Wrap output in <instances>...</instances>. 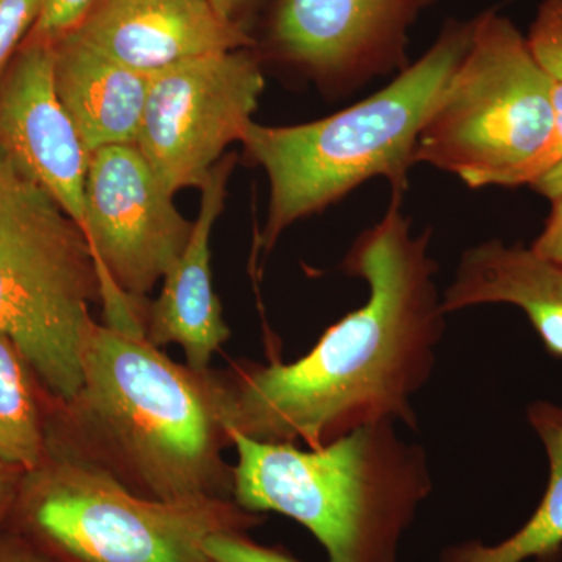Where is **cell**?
<instances>
[{"mask_svg": "<svg viewBox=\"0 0 562 562\" xmlns=\"http://www.w3.org/2000/svg\"><path fill=\"white\" fill-rule=\"evenodd\" d=\"M430 231L414 235L403 194L351 244L342 269L369 297L325 330L301 360L247 364L227 375V431L319 449L366 425L417 428L413 398L427 384L443 333Z\"/></svg>", "mask_w": 562, "mask_h": 562, "instance_id": "1", "label": "cell"}, {"mask_svg": "<svg viewBox=\"0 0 562 562\" xmlns=\"http://www.w3.org/2000/svg\"><path fill=\"white\" fill-rule=\"evenodd\" d=\"M228 379L172 361L139 333L92 322L81 384L47 398L46 452L98 469L138 497L233 501Z\"/></svg>", "mask_w": 562, "mask_h": 562, "instance_id": "2", "label": "cell"}, {"mask_svg": "<svg viewBox=\"0 0 562 562\" xmlns=\"http://www.w3.org/2000/svg\"><path fill=\"white\" fill-rule=\"evenodd\" d=\"M394 422L366 425L299 449L228 431L238 453L233 502L303 525L330 562H398L414 516L431 492L427 453L402 441Z\"/></svg>", "mask_w": 562, "mask_h": 562, "instance_id": "3", "label": "cell"}, {"mask_svg": "<svg viewBox=\"0 0 562 562\" xmlns=\"http://www.w3.org/2000/svg\"><path fill=\"white\" fill-rule=\"evenodd\" d=\"M473 20L449 21L419 60L383 90L324 120L297 125L251 121L247 157L268 173V222L260 249L271 251L294 222L327 210L372 179L405 194L417 140L439 94L471 44Z\"/></svg>", "mask_w": 562, "mask_h": 562, "instance_id": "4", "label": "cell"}, {"mask_svg": "<svg viewBox=\"0 0 562 562\" xmlns=\"http://www.w3.org/2000/svg\"><path fill=\"white\" fill-rule=\"evenodd\" d=\"M98 302L101 279L83 231L0 149V333L58 401L80 387Z\"/></svg>", "mask_w": 562, "mask_h": 562, "instance_id": "5", "label": "cell"}, {"mask_svg": "<svg viewBox=\"0 0 562 562\" xmlns=\"http://www.w3.org/2000/svg\"><path fill=\"white\" fill-rule=\"evenodd\" d=\"M262 520L233 501H147L85 462L46 452L22 476L5 530L66 562H213L210 536Z\"/></svg>", "mask_w": 562, "mask_h": 562, "instance_id": "6", "label": "cell"}, {"mask_svg": "<svg viewBox=\"0 0 562 562\" xmlns=\"http://www.w3.org/2000/svg\"><path fill=\"white\" fill-rule=\"evenodd\" d=\"M553 85L513 21L484 11L425 121L414 161L472 190L525 187L552 132Z\"/></svg>", "mask_w": 562, "mask_h": 562, "instance_id": "7", "label": "cell"}, {"mask_svg": "<svg viewBox=\"0 0 562 562\" xmlns=\"http://www.w3.org/2000/svg\"><path fill=\"white\" fill-rule=\"evenodd\" d=\"M136 144L91 151L85 183L83 233L111 327L144 333L139 302L190 241L181 216Z\"/></svg>", "mask_w": 562, "mask_h": 562, "instance_id": "8", "label": "cell"}, {"mask_svg": "<svg viewBox=\"0 0 562 562\" xmlns=\"http://www.w3.org/2000/svg\"><path fill=\"white\" fill-rule=\"evenodd\" d=\"M265 83L250 49L216 52L151 74L136 147L166 191L201 190L224 150L241 143Z\"/></svg>", "mask_w": 562, "mask_h": 562, "instance_id": "9", "label": "cell"}, {"mask_svg": "<svg viewBox=\"0 0 562 562\" xmlns=\"http://www.w3.org/2000/svg\"><path fill=\"white\" fill-rule=\"evenodd\" d=\"M438 0H277L271 54L335 95L408 68V36Z\"/></svg>", "mask_w": 562, "mask_h": 562, "instance_id": "10", "label": "cell"}, {"mask_svg": "<svg viewBox=\"0 0 562 562\" xmlns=\"http://www.w3.org/2000/svg\"><path fill=\"white\" fill-rule=\"evenodd\" d=\"M0 149L83 231L90 151L55 88L54 43L27 38L0 83Z\"/></svg>", "mask_w": 562, "mask_h": 562, "instance_id": "11", "label": "cell"}, {"mask_svg": "<svg viewBox=\"0 0 562 562\" xmlns=\"http://www.w3.org/2000/svg\"><path fill=\"white\" fill-rule=\"evenodd\" d=\"M72 33L147 76L191 58L255 46L243 25L217 13L210 0H99Z\"/></svg>", "mask_w": 562, "mask_h": 562, "instance_id": "12", "label": "cell"}, {"mask_svg": "<svg viewBox=\"0 0 562 562\" xmlns=\"http://www.w3.org/2000/svg\"><path fill=\"white\" fill-rule=\"evenodd\" d=\"M238 162L235 151L225 155L211 169L201 188L202 201L190 241L162 277L160 297L149 306L144 336L155 347L179 344L187 364L194 371H209L213 355L231 338L222 316L220 297L211 276V232L227 199V184Z\"/></svg>", "mask_w": 562, "mask_h": 562, "instance_id": "13", "label": "cell"}, {"mask_svg": "<svg viewBox=\"0 0 562 562\" xmlns=\"http://www.w3.org/2000/svg\"><path fill=\"white\" fill-rule=\"evenodd\" d=\"M492 303L522 310L546 350L562 358V266L539 257L531 247L506 246L501 239L471 247L442 292L443 312Z\"/></svg>", "mask_w": 562, "mask_h": 562, "instance_id": "14", "label": "cell"}, {"mask_svg": "<svg viewBox=\"0 0 562 562\" xmlns=\"http://www.w3.org/2000/svg\"><path fill=\"white\" fill-rule=\"evenodd\" d=\"M54 46L55 88L87 150L136 144L150 76L111 60L74 33Z\"/></svg>", "mask_w": 562, "mask_h": 562, "instance_id": "15", "label": "cell"}, {"mask_svg": "<svg viewBox=\"0 0 562 562\" xmlns=\"http://www.w3.org/2000/svg\"><path fill=\"white\" fill-rule=\"evenodd\" d=\"M528 420L549 457L546 494L528 522L497 546L465 542L442 554V562H554L562 554V406L535 402Z\"/></svg>", "mask_w": 562, "mask_h": 562, "instance_id": "16", "label": "cell"}, {"mask_svg": "<svg viewBox=\"0 0 562 562\" xmlns=\"http://www.w3.org/2000/svg\"><path fill=\"white\" fill-rule=\"evenodd\" d=\"M47 398L18 344L0 333V461L25 472L46 457Z\"/></svg>", "mask_w": 562, "mask_h": 562, "instance_id": "17", "label": "cell"}, {"mask_svg": "<svg viewBox=\"0 0 562 562\" xmlns=\"http://www.w3.org/2000/svg\"><path fill=\"white\" fill-rule=\"evenodd\" d=\"M525 38L536 61L562 81V0H543Z\"/></svg>", "mask_w": 562, "mask_h": 562, "instance_id": "18", "label": "cell"}, {"mask_svg": "<svg viewBox=\"0 0 562 562\" xmlns=\"http://www.w3.org/2000/svg\"><path fill=\"white\" fill-rule=\"evenodd\" d=\"M44 0H0V83L38 21Z\"/></svg>", "mask_w": 562, "mask_h": 562, "instance_id": "19", "label": "cell"}, {"mask_svg": "<svg viewBox=\"0 0 562 562\" xmlns=\"http://www.w3.org/2000/svg\"><path fill=\"white\" fill-rule=\"evenodd\" d=\"M99 0H44L38 21L29 38L55 43L85 21Z\"/></svg>", "mask_w": 562, "mask_h": 562, "instance_id": "20", "label": "cell"}, {"mask_svg": "<svg viewBox=\"0 0 562 562\" xmlns=\"http://www.w3.org/2000/svg\"><path fill=\"white\" fill-rule=\"evenodd\" d=\"M205 550L213 562H301L290 553L251 541L246 532H216L206 539Z\"/></svg>", "mask_w": 562, "mask_h": 562, "instance_id": "21", "label": "cell"}, {"mask_svg": "<svg viewBox=\"0 0 562 562\" xmlns=\"http://www.w3.org/2000/svg\"><path fill=\"white\" fill-rule=\"evenodd\" d=\"M553 122L549 140L539 157L531 162L525 176V187H531L543 173L562 162V81L554 80L552 92Z\"/></svg>", "mask_w": 562, "mask_h": 562, "instance_id": "22", "label": "cell"}, {"mask_svg": "<svg viewBox=\"0 0 562 562\" xmlns=\"http://www.w3.org/2000/svg\"><path fill=\"white\" fill-rule=\"evenodd\" d=\"M550 202H552V210H550L549 220L541 235L532 243L531 249L539 257L562 266V194L550 199Z\"/></svg>", "mask_w": 562, "mask_h": 562, "instance_id": "23", "label": "cell"}, {"mask_svg": "<svg viewBox=\"0 0 562 562\" xmlns=\"http://www.w3.org/2000/svg\"><path fill=\"white\" fill-rule=\"evenodd\" d=\"M0 562H66L13 531L0 532Z\"/></svg>", "mask_w": 562, "mask_h": 562, "instance_id": "24", "label": "cell"}, {"mask_svg": "<svg viewBox=\"0 0 562 562\" xmlns=\"http://www.w3.org/2000/svg\"><path fill=\"white\" fill-rule=\"evenodd\" d=\"M24 473V469L0 461V532L5 531L9 524Z\"/></svg>", "mask_w": 562, "mask_h": 562, "instance_id": "25", "label": "cell"}, {"mask_svg": "<svg viewBox=\"0 0 562 562\" xmlns=\"http://www.w3.org/2000/svg\"><path fill=\"white\" fill-rule=\"evenodd\" d=\"M532 190L539 194L546 195L547 199L557 198L562 194V162L553 168L552 171L543 173L541 179L531 184Z\"/></svg>", "mask_w": 562, "mask_h": 562, "instance_id": "26", "label": "cell"}, {"mask_svg": "<svg viewBox=\"0 0 562 562\" xmlns=\"http://www.w3.org/2000/svg\"><path fill=\"white\" fill-rule=\"evenodd\" d=\"M210 2L213 3L214 9H216L217 13H221L222 16L239 22L238 16H241L243 13L250 10L258 0H210Z\"/></svg>", "mask_w": 562, "mask_h": 562, "instance_id": "27", "label": "cell"}]
</instances>
